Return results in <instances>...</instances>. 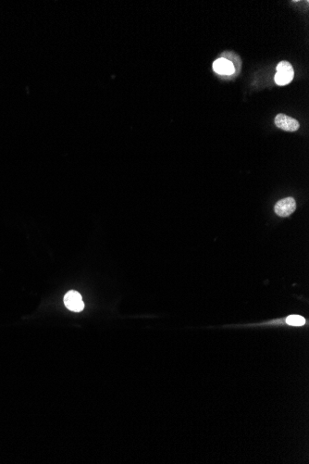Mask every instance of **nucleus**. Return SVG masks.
Masks as SVG:
<instances>
[{"label": "nucleus", "mask_w": 309, "mask_h": 464, "mask_svg": "<svg viewBox=\"0 0 309 464\" xmlns=\"http://www.w3.org/2000/svg\"><path fill=\"white\" fill-rule=\"evenodd\" d=\"M294 76V71L292 66L288 61H281L277 65V74L275 75L274 80L278 85H285L291 82Z\"/></svg>", "instance_id": "1"}, {"label": "nucleus", "mask_w": 309, "mask_h": 464, "mask_svg": "<svg viewBox=\"0 0 309 464\" xmlns=\"http://www.w3.org/2000/svg\"><path fill=\"white\" fill-rule=\"evenodd\" d=\"M295 209H296V202L293 197L283 198L280 201H278L274 207L275 213L280 217L290 216L291 214L295 211Z\"/></svg>", "instance_id": "2"}, {"label": "nucleus", "mask_w": 309, "mask_h": 464, "mask_svg": "<svg viewBox=\"0 0 309 464\" xmlns=\"http://www.w3.org/2000/svg\"><path fill=\"white\" fill-rule=\"evenodd\" d=\"M64 304L65 306L73 311H82L85 308V303L83 301L82 296L76 291L68 292L64 297Z\"/></svg>", "instance_id": "3"}, {"label": "nucleus", "mask_w": 309, "mask_h": 464, "mask_svg": "<svg viewBox=\"0 0 309 464\" xmlns=\"http://www.w3.org/2000/svg\"><path fill=\"white\" fill-rule=\"evenodd\" d=\"M275 124L278 128L287 132H295L299 129V122L285 114H278L275 118Z\"/></svg>", "instance_id": "4"}, {"label": "nucleus", "mask_w": 309, "mask_h": 464, "mask_svg": "<svg viewBox=\"0 0 309 464\" xmlns=\"http://www.w3.org/2000/svg\"><path fill=\"white\" fill-rule=\"evenodd\" d=\"M213 70L218 75H232L235 74L234 63L226 58H219L213 63Z\"/></svg>", "instance_id": "5"}, {"label": "nucleus", "mask_w": 309, "mask_h": 464, "mask_svg": "<svg viewBox=\"0 0 309 464\" xmlns=\"http://www.w3.org/2000/svg\"><path fill=\"white\" fill-rule=\"evenodd\" d=\"M286 323L288 325H293V326H301L306 324V320L302 316L291 315L286 319Z\"/></svg>", "instance_id": "6"}]
</instances>
